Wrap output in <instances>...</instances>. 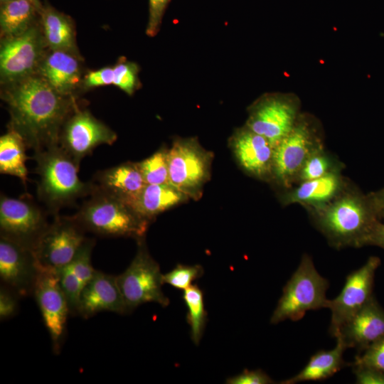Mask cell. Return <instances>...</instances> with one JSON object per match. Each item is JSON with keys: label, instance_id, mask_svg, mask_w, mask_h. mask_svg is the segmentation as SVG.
<instances>
[{"label": "cell", "instance_id": "1", "mask_svg": "<svg viewBox=\"0 0 384 384\" xmlns=\"http://www.w3.org/2000/svg\"><path fill=\"white\" fill-rule=\"evenodd\" d=\"M2 100L10 114L8 128L16 131L33 151L58 144L61 128L80 106L36 74L3 86Z\"/></svg>", "mask_w": 384, "mask_h": 384}, {"label": "cell", "instance_id": "2", "mask_svg": "<svg viewBox=\"0 0 384 384\" xmlns=\"http://www.w3.org/2000/svg\"><path fill=\"white\" fill-rule=\"evenodd\" d=\"M36 173L39 176L37 196L53 216L63 207L73 206L94 190L90 181L78 176L79 165L59 146L53 145L34 151Z\"/></svg>", "mask_w": 384, "mask_h": 384}, {"label": "cell", "instance_id": "3", "mask_svg": "<svg viewBox=\"0 0 384 384\" xmlns=\"http://www.w3.org/2000/svg\"><path fill=\"white\" fill-rule=\"evenodd\" d=\"M317 224L336 247H361L380 221L368 196L346 194L320 208Z\"/></svg>", "mask_w": 384, "mask_h": 384}, {"label": "cell", "instance_id": "4", "mask_svg": "<svg viewBox=\"0 0 384 384\" xmlns=\"http://www.w3.org/2000/svg\"><path fill=\"white\" fill-rule=\"evenodd\" d=\"M73 216L85 232L109 238H145L150 222L124 201L96 189Z\"/></svg>", "mask_w": 384, "mask_h": 384}, {"label": "cell", "instance_id": "5", "mask_svg": "<svg viewBox=\"0 0 384 384\" xmlns=\"http://www.w3.org/2000/svg\"><path fill=\"white\" fill-rule=\"evenodd\" d=\"M328 280L315 268L312 259L304 255L283 288L282 294L270 319L272 324L287 319L298 321L306 311L327 308Z\"/></svg>", "mask_w": 384, "mask_h": 384}, {"label": "cell", "instance_id": "6", "mask_svg": "<svg viewBox=\"0 0 384 384\" xmlns=\"http://www.w3.org/2000/svg\"><path fill=\"white\" fill-rule=\"evenodd\" d=\"M145 238L137 242V253L128 267L117 276L127 307L132 312L138 306L154 302L166 307L169 299L162 291L164 284L160 267L150 255Z\"/></svg>", "mask_w": 384, "mask_h": 384}, {"label": "cell", "instance_id": "7", "mask_svg": "<svg viewBox=\"0 0 384 384\" xmlns=\"http://www.w3.org/2000/svg\"><path fill=\"white\" fill-rule=\"evenodd\" d=\"M48 50L40 20L20 35L1 38V84L8 85L38 74Z\"/></svg>", "mask_w": 384, "mask_h": 384}, {"label": "cell", "instance_id": "8", "mask_svg": "<svg viewBox=\"0 0 384 384\" xmlns=\"http://www.w3.org/2000/svg\"><path fill=\"white\" fill-rule=\"evenodd\" d=\"M212 156L195 138H178L168 149L169 183L188 198L201 196L208 181Z\"/></svg>", "mask_w": 384, "mask_h": 384}, {"label": "cell", "instance_id": "9", "mask_svg": "<svg viewBox=\"0 0 384 384\" xmlns=\"http://www.w3.org/2000/svg\"><path fill=\"white\" fill-rule=\"evenodd\" d=\"M47 210L27 195L0 196V237L33 250L47 229Z\"/></svg>", "mask_w": 384, "mask_h": 384}, {"label": "cell", "instance_id": "10", "mask_svg": "<svg viewBox=\"0 0 384 384\" xmlns=\"http://www.w3.org/2000/svg\"><path fill=\"white\" fill-rule=\"evenodd\" d=\"M74 217L54 215L32 252L39 267L58 270L69 264L87 238Z\"/></svg>", "mask_w": 384, "mask_h": 384}, {"label": "cell", "instance_id": "11", "mask_svg": "<svg viewBox=\"0 0 384 384\" xmlns=\"http://www.w3.org/2000/svg\"><path fill=\"white\" fill-rule=\"evenodd\" d=\"M117 134L90 111L78 107L64 122L59 146L80 166L83 158L101 144H112Z\"/></svg>", "mask_w": 384, "mask_h": 384}, {"label": "cell", "instance_id": "12", "mask_svg": "<svg viewBox=\"0 0 384 384\" xmlns=\"http://www.w3.org/2000/svg\"><path fill=\"white\" fill-rule=\"evenodd\" d=\"M297 110V105L289 97L266 94L249 107L245 126L265 137L275 147L295 125Z\"/></svg>", "mask_w": 384, "mask_h": 384}, {"label": "cell", "instance_id": "13", "mask_svg": "<svg viewBox=\"0 0 384 384\" xmlns=\"http://www.w3.org/2000/svg\"><path fill=\"white\" fill-rule=\"evenodd\" d=\"M380 262L378 257H370L363 265L346 277L340 294L329 299L327 308L331 312L329 333L332 336L335 337L341 326L373 297L375 274Z\"/></svg>", "mask_w": 384, "mask_h": 384}, {"label": "cell", "instance_id": "14", "mask_svg": "<svg viewBox=\"0 0 384 384\" xmlns=\"http://www.w3.org/2000/svg\"><path fill=\"white\" fill-rule=\"evenodd\" d=\"M33 295L50 335L53 352L58 353L65 335L70 311L56 270L38 266Z\"/></svg>", "mask_w": 384, "mask_h": 384}, {"label": "cell", "instance_id": "15", "mask_svg": "<svg viewBox=\"0 0 384 384\" xmlns=\"http://www.w3.org/2000/svg\"><path fill=\"white\" fill-rule=\"evenodd\" d=\"M321 148L309 123L298 118L289 133L274 147L272 176L289 186L299 177L307 159Z\"/></svg>", "mask_w": 384, "mask_h": 384}, {"label": "cell", "instance_id": "16", "mask_svg": "<svg viewBox=\"0 0 384 384\" xmlns=\"http://www.w3.org/2000/svg\"><path fill=\"white\" fill-rule=\"evenodd\" d=\"M38 266L32 250L0 237L1 284L19 297L33 295Z\"/></svg>", "mask_w": 384, "mask_h": 384}, {"label": "cell", "instance_id": "17", "mask_svg": "<svg viewBox=\"0 0 384 384\" xmlns=\"http://www.w3.org/2000/svg\"><path fill=\"white\" fill-rule=\"evenodd\" d=\"M230 146L242 169L259 178L272 176L274 146L265 137L245 125L236 129Z\"/></svg>", "mask_w": 384, "mask_h": 384}, {"label": "cell", "instance_id": "18", "mask_svg": "<svg viewBox=\"0 0 384 384\" xmlns=\"http://www.w3.org/2000/svg\"><path fill=\"white\" fill-rule=\"evenodd\" d=\"M335 338L359 352L384 338V309L374 296L341 326Z\"/></svg>", "mask_w": 384, "mask_h": 384}, {"label": "cell", "instance_id": "19", "mask_svg": "<svg viewBox=\"0 0 384 384\" xmlns=\"http://www.w3.org/2000/svg\"><path fill=\"white\" fill-rule=\"evenodd\" d=\"M104 311L119 314L129 313L117 276L95 270L81 292L78 315L88 319Z\"/></svg>", "mask_w": 384, "mask_h": 384}, {"label": "cell", "instance_id": "20", "mask_svg": "<svg viewBox=\"0 0 384 384\" xmlns=\"http://www.w3.org/2000/svg\"><path fill=\"white\" fill-rule=\"evenodd\" d=\"M38 75L60 94L74 97L82 84L81 58L69 52L48 49Z\"/></svg>", "mask_w": 384, "mask_h": 384}, {"label": "cell", "instance_id": "21", "mask_svg": "<svg viewBox=\"0 0 384 384\" xmlns=\"http://www.w3.org/2000/svg\"><path fill=\"white\" fill-rule=\"evenodd\" d=\"M96 189L125 203L134 199L145 186L137 163L125 162L98 171L91 180Z\"/></svg>", "mask_w": 384, "mask_h": 384}, {"label": "cell", "instance_id": "22", "mask_svg": "<svg viewBox=\"0 0 384 384\" xmlns=\"http://www.w3.org/2000/svg\"><path fill=\"white\" fill-rule=\"evenodd\" d=\"M39 20L49 50H63L80 55L75 26L69 16L43 4L39 11Z\"/></svg>", "mask_w": 384, "mask_h": 384}, {"label": "cell", "instance_id": "23", "mask_svg": "<svg viewBox=\"0 0 384 384\" xmlns=\"http://www.w3.org/2000/svg\"><path fill=\"white\" fill-rule=\"evenodd\" d=\"M188 197L171 184H146L127 204L144 219L151 221L159 213L186 201Z\"/></svg>", "mask_w": 384, "mask_h": 384}, {"label": "cell", "instance_id": "24", "mask_svg": "<svg viewBox=\"0 0 384 384\" xmlns=\"http://www.w3.org/2000/svg\"><path fill=\"white\" fill-rule=\"evenodd\" d=\"M341 186V176L334 171L321 178L302 181L282 197V202L305 204L320 209L338 195Z\"/></svg>", "mask_w": 384, "mask_h": 384}, {"label": "cell", "instance_id": "25", "mask_svg": "<svg viewBox=\"0 0 384 384\" xmlns=\"http://www.w3.org/2000/svg\"><path fill=\"white\" fill-rule=\"evenodd\" d=\"M346 349L343 343L336 339L334 348L316 352L299 373L281 383L296 384L304 381L322 380L332 376L346 366L343 358Z\"/></svg>", "mask_w": 384, "mask_h": 384}, {"label": "cell", "instance_id": "26", "mask_svg": "<svg viewBox=\"0 0 384 384\" xmlns=\"http://www.w3.org/2000/svg\"><path fill=\"white\" fill-rule=\"evenodd\" d=\"M39 20V11L28 0H11L1 5V38L20 35Z\"/></svg>", "mask_w": 384, "mask_h": 384}, {"label": "cell", "instance_id": "27", "mask_svg": "<svg viewBox=\"0 0 384 384\" xmlns=\"http://www.w3.org/2000/svg\"><path fill=\"white\" fill-rule=\"evenodd\" d=\"M27 148L23 137L13 129L8 128L7 132L0 137V173L16 176L24 185L28 180Z\"/></svg>", "mask_w": 384, "mask_h": 384}, {"label": "cell", "instance_id": "28", "mask_svg": "<svg viewBox=\"0 0 384 384\" xmlns=\"http://www.w3.org/2000/svg\"><path fill=\"white\" fill-rule=\"evenodd\" d=\"M183 299L188 309L186 321L190 326L191 338L197 346L201 341L207 321L203 292L198 285H191L183 290Z\"/></svg>", "mask_w": 384, "mask_h": 384}, {"label": "cell", "instance_id": "29", "mask_svg": "<svg viewBox=\"0 0 384 384\" xmlns=\"http://www.w3.org/2000/svg\"><path fill=\"white\" fill-rule=\"evenodd\" d=\"M137 164L146 184L170 183L166 148H160L152 155Z\"/></svg>", "mask_w": 384, "mask_h": 384}, {"label": "cell", "instance_id": "30", "mask_svg": "<svg viewBox=\"0 0 384 384\" xmlns=\"http://www.w3.org/2000/svg\"><path fill=\"white\" fill-rule=\"evenodd\" d=\"M113 84L128 95H132L141 87L139 66L134 62L121 57L112 66Z\"/></svg>", "mask_w": 384, "mask_h": 384}, {"label": "cell", "instance_id": "31", "mask_svg": "<svg viewBox=\"0 0 384 384\" xmlns=\"http://www.w3.org/2000/svg\"><path fill=\"white\" fill-rule=\"evenodd\" d=\"M56 271L60 287L69 304L70 314L78 315L79 300L83 286L69 264Z\"/></svg>", "mask_w": 384, "mask_h": 384}, {"label": "cell", "instance_id": "32", "mask_svg": "<svg viewBox=\"0 0 384 384\" xmlns=\"http://www.w3.org/2000/svg\"><path fill=\"white\" fill-rule=\"evenodd\" d=\"M203 274V268L199 265H185L178 264L163 276L164 284L178 289L185 290L193 281Z\"/></svg>", "mask_w": 384, "mask_h": 384}, {"label": "cell", "instance_id": "33", "mask_svg": "<svg viewBox=\"0 0 384 384\" xmlns=\"http://www.w3.org/2000/svg\"><path fill=\"white\" fill-rule=\"evenodd\" d=\"M330 158L326 155L322 149L315 151L306 161L299 174V178L309 181L321 178L334 171Z\"/></svg>", "mask_w": 384, "mask_h": 384}, {"label": "cell", "instance_id": "34", "mask_svg": "<svg viewBox=\"0 0 384 384\" xmlns=\"http://www.w3.org/2000/svg\"><path fill=\"white\" fill-rule=\"evenodd\" d=\"M353 364L370 366L384 372V338L359 353Z\"/></svg>", "mask_w": 384, "mask_h": 384}, {"label": "cell", "instance_id": "35", "mask_svg": "<svg viewBox=\"0 0 384 384\" xmlns=\"http://www.w3.org/2000/svg\"><path fill=\"white\" fill-rule=\"evenodd\" d=\"M171 0H149V19L146 34L156 36L161 28L163 17Z\"/></svg>", "mask_w": 384, "mask_h": 384}, {"label": "cell", "instance_id": "36", "mask_svg": "<svg viewBox=\"0 0 384 384\" xmlns=\"http://www.w3.org/2000/svg\"><path fill=\"white\" fill-rule=\"evenodd\" d=\"M112 84L113 68L112 66H107L87 72L82 77L81 86L85 89H91Z\"/></svg>", "mask_w": 384, "mask_h": 384}, {"label": "cell", "instance_id": "37", "mask_svg": "<svg viewBox=\"0 0 384 384\" xmlns=\"http://www.w3.org/2000/svg\"><path fill=\"white\" fill-rule=\"evenodd\" d=\"M20 297L4 284L0 287V319L4 321L13 317L18 310Z\"/></svg>", "mask_w": 384, "mask_h": 384}, {"label": "cell", "instance_id": "38", "mask_svg": "<svg viewBox=\"0 0 384 384\" xmlns=\"http://www.w3.org/2000/svg\"><path fill=\"white\" fill-rule=\"evenodd\" d=\"M228 384H270L273 380L262 370H247L226 380Z\"/></svg>", "mask_w": 384, "mask_h": 384}, {"label": "cell", "instance_id": "39", "mask_svg": "<svg viewBox=\"0 0 384 384\" xmlns=\"http://www.w3.org/2000/svg\"><path fill=\"white\" fill-rule=\"evenodd\" d=\"M353 371L358 384H384V372L382 370L353 363Z\"/></svg>", "mask_w": 384, "mask_h": 384}, {"label": "cell", "instance_id": "40", "mask_svg": "<svg viewBox=\"0 0 384 384\" xmlns=\"http://www.w3.org/2000/svg\"><path fill=\"white\" fill-rule=\"evenodd\" d=\"M365 245H375L384 249V222L378 221L366 240Z\"/></svg>", "mask_w": 384, "mask_h": 384}, {"label": "cell", "instance_id": "41", "mask_svg": "<svg viewBox=\"0 0 384 384\" xmlns=\"http://www.w3.org/2000/svg\"><path fill=\"white\" fill-rule=\"evenodd\" d=\"M380 220H384V188L368 195Z\"/></svg>", "mask_w": 384, "mask_h": 384}, {"label": "cell", "instance_id": "42", "mask_svg": "<svg viewBox=\"0 0 384 384\" xmlns=\"http://www.w3.org/2000/svg\"><path fill=\"white\" fill-rule=\"evenodd\" d=\"M28 1L33 4L39 11L43 5L42 0H28Z\"/></svg>", "mask_w": 384, "mask_h": 384}, {"label": "cell", "instance_id": "43", "mask_svg": "<svg viewBox=\"0 0 384 384\" xmlns=\"http://www.w3.org/2000/svg\"><path fill=\"white\" fill-rule=\"evenodd\" d=\"M9 1H11V0H0V4L1 5L4 4H5V3H6V2Z\"/></svg>", "mask_w": 384, "mask_h": 384}]
</instances>
